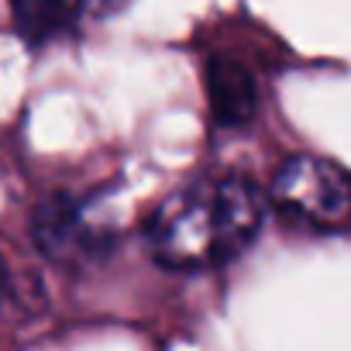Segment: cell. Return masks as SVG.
Masks as SVG:
<instances>
[{"label": "cell", "mask_w": 351, "mask_h": 351, "mask_svg": "<svg viewBox=\"0 0 351 351\" xmlns=\"http://www.w3.org/2000/svg\"><path fill=\"white\" fill-rule=\"evenodd\" d=\"M262 224L265 197L248 180L217 176L169 193L145 224V245L162 269L200 272L238 258Z\"/></svg>", "instance_id": "1"}, {"label": "cell", "mask_w": 351, "mask_h": 351, "mask_svg": "<svg viewBox=\"0 0 351 351\" xmlns=\"http://www.w3.org/2000/svg\"><path fill=\"white\" fill-rule=\"evenodd\" d=\"M269 197L293 221L334 228L351 217V176L327 158L293 155L272 172Z\"/></svg>", "instance_id": "2"}, {"label": "cell", "mask_w": 351, "mask_h": 351, "mask_svg": "<svg viewBox=\"0 0 351 351\" xmlns=\"http://www.w3.org/2000/svg\"><path fill=\"white\" fill-rule=\"evenodd\" d=\"M32 231H35L38 252L49 262L73 265V269L100 262L114 245V231L90 210L86 200H76V197L45 200L35 210Z\"/></svg>", "instance_id": "3"}, {"label": "cell", "mask_w": 351, "mask_h": 351, "mask_svg": "<svg viewBox=\"0 0 351 351\" xmlns=\"http://www.w3.org/2000/svg\"><path fill=\"white\" fill-rule=\"evenodd\" d=\"M207 93H210L214 117L221 124L241 128L255 117L258 90H255V80L245 66H238L231 59H214L207 69Z\"/></svg>", "instance_id": "4"}, {"label": "cell", "mask_w": 351, "mask_h": 351, "mask_svg": "<svg viewBox=\"0 0 351 351\" xmlns=\"http://www.w3.org/2000/svg\"><path fill=\"white\" fill-rule=\"evenodd\" d=\"M14 21L25 38L32 42H49L59 38L76 25V18L59 4V0H14Z\"/></svg>", "instance_id": "5"}, {"label": "cell", "mask_w": 351, "mask_h": 351, "mask_svg": "<svg viewBox=\"0 0 351 351\" xmlns=\"http://www.w3.org/2000/svg\"><path fill=\"white\" fill-rule=\"evenodd\" d=\"M59 4L80 21V18H114L131 0H59Z\"/></svg>", "instance_id": "6"}, {"label": "cell", "mask_w": 351, "mask_h": 351, "mask_svg": "<svg viewBox=\"0 0 351 351\" xmlns=\"http://www.w3.org/2000/svg\"><path fill=\"white\" fill-rule=\"evenodd\" d=\"M0 286H4V265H0Z\"/></svg>", "instance_id": "7"}]
</instances>
